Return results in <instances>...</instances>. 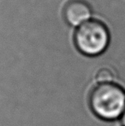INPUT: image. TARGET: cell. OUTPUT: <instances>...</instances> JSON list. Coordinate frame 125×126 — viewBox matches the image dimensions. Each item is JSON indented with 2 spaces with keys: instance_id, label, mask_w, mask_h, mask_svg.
Returning a JSON list of instances; mask_svg holds the SVG:
<instances>
[{
  "instance_id": "6da1fadb",
  "label": "cell",
  "mask_w": 125,
  "mask_h": 126,
  "mask_svg": "<svg viewBox=\"0 0 125 126\" xmlns=\"http://www.w3.org/2000/svg\"><path fill=\"white\" fill-rule=\"evenodd\" d=\"M91 111L104 121L121 118L125 109V89L116 82L97 83L88 98Z\"/></svg>"
},
{
  "instance_id": "7a4b0ae2",
  "label": "cell",
  "mask_w": 125,
  "mask_h": 126,
  "mask_svg": "<svg viewBox=\"0 0 125 126\" xmlns=\"http://www.w3.org/2000/svg\"><path fill=\"white\" fill-rule=\"evenodd\" d=\"M111 40L108 28L103 22L91 19L76 28L74 43L77 50L87 57H97L105 51Z\"/></svg>"
},
{
  "instance_id": "3957f363",
  "label": "cell",
  "mask_w": 125,
  "mask_h": 126,
  "mask_svg": "<svg viewBox=\"0 0 125 126\" xmlns=\"http://www.w3.org/2000/svg\"><path fill=\"white\" fill-rule=\"evenodd\" d=\"M63 16L69 25L78 28L92 19V7L85 0H69L63 8Z\"/></svg>"
},
{
  "instance_id": "277c9868",
  "label": "cell",
  "mask_w": 125,
  "mask_h": 126,
  "mask_svg": "<svg viewBox=\"0 0 125 126\" xmlns=\"http://www.w3.org/2000/svg\"><path fill=\"white\" fill-rule=\"evenodd\" d=\"M115 75L113 70L110 68H101L97 71L95 75V80L97 83L115 82Z\"/></svg>"
},
{
  "instance_id": "5b68a950",
  "label": "cell",
  "mask_w": 125,
  "mask_h": 126,
  "mask_svg": "<svg viewBox=\"0 0 125 126\" xmlns=\"http://www.w3.org/2000/svg\"><path fill=\"white\" fill-rule=\"evenodd\" d=\"M121 119H122V124H123V125L125 126V109H124V113H123L122 117H121Z\"/></svg>"
}]
</instances>
